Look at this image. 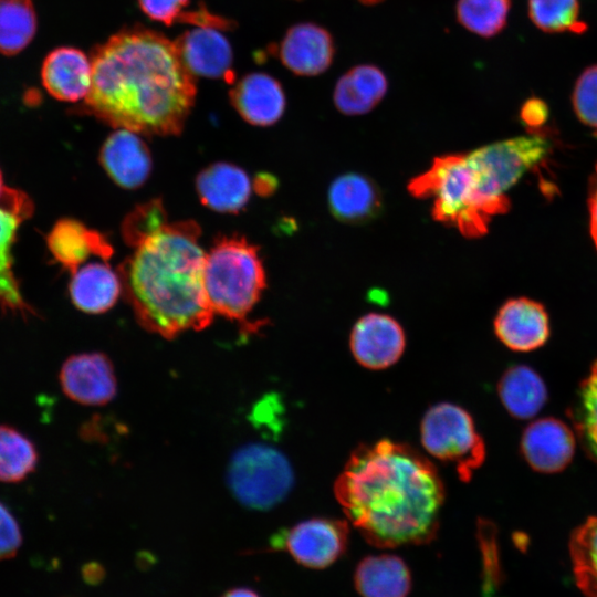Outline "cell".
I'll return each instance as SVG.
<instances>
[{"label": "cell", "instance_id": "obj_1", "mask_svg": "<svg viewBox=\"0 0 597 597\" xmlns=\"http://www.w3.org/2000/svg\"><path fill=\"white\" fill-rule=\"evenodd\" d=\"M91 62L85 112L137 134L168 136L182 130L196 85L174 42L145 28L123 29L94 49Z\"/></svg>", "mask_w": 597, "mask_h": 597}, {"label": "cell", "instance_id": "obj_2", "mask_svg": "<svg viewBox=\"0 0 597 597\" xmlns=\"http://www.w3.org/2000/svg\"><path fill=\"white\" fill-rule=\"evenodd\" d=\"M348 521L377 547L434 538L444 486L433 465L412 447L389 439L358 446L334 483Z\"/></svg>", "mask_w": 597, "mask_h": 597}, {"label": "cell", "instance_id": "obj_3", "mask_svg": "<svg viewBox=\"0 0 597 597\" xmlns=\"http://www.w3.org/2000/svg\"><path fill=\"white\" fill-rule=\"evenodd\" d=\"M199 237L195 221L168 222L119 265L122 291L147 331L172 338L211 323Z\"/></svg>", "mask_w": 597, "mask_h": 597}, {"label": "cell", "instance_id": "obj_4", "mask_svg": "<svg viewBox=\"0 0 597 597\" xmlns=\"http://www.w3.org/2000/svg\"><path fill=\"white\" fill-rule=\"evenodd\" d=\"M417 198H432V217L467 238L486 233L495 216L481 197L467 154L437 157L431 167L408 185Z\"/></svg>", "mask_w": 597, "mask_h": 597}, {"label": "cell", "instance_id": "obj_5", "mask_svg": "<svg viewBox=\"0 0 597 597\" xmlns=\"http://www.w3.org/2000/svg\"><path fill=\"white\" fill-rule=\"evenodd\" d=\"M265 285L258 248L244 238L224 237L206 253L203 287L213 313L245 322Z\"/></svg>", "mask_w": 597, "mask_h": 597}, {"label": "cell", "instance_id": "obj_6", "mask_svg": "<svg viewBox=\"0 0 597 597\" xmlns=\"http://www.w3.org/2000/svg\"><path fill=\"white\" fill-rule=\"evenodd\" d=\"M549 149V140L534 133L495 142L467 154L479 192L495 216L510 209L506 192L538 165Z\"/></svg>", "mask_w": 597, "mask_h": 597}, {"label": "cell", "instance_id": "obj_7", "mask_svg": "<svg viewBox=\"0 0 597 597\" xmlns=\"http://www.w3.org/2000/svg\"><path fill=\"white\" fill-rule=\"evenodd\" d=\"M227 483L242 505L266 511L281 503L294 484L293 468L286 455L265 443H247L232 454Z\"/></svg>", "mask_w": 597, "mask_h": 597}, {"label": "cell", "instance_id": "obj_8", "mask_svg": "<svg viewBox=\"0 0 597 597\" xmlns=\"http://www.w3.org/2000/svg\"><path fill=\"white\" fill-rule=\"evenodd\" d=\"M421 443L432 457L452 464L461 481L471 480L485 459L483 439L471 415L451 402L430 407L420 425Z\"/></svg>", "mask_w": 597, "mask_h": 597}, {"label": "cell", "instance_id": "obj_9", "mask_svg": "<svg viewBox=\"0 0 597 597\" xmlns=\"http://www.w3.org/2000/svg\"><path fill=\"white\" fill-rule=\"evenodd\" d=\"M348 525L344 521L313 517L281 530L270 540V548L286 551L298 564L324 568L347 547Z\"/></svg>", "mask_w": 597, "mask_h": 597}, {"label": "cell", "instance_id": "obj_10", "mask_svg": "<svg viewBox=\"0 0 597 597\" xmlns=\"http://www.w3.org/2000/svg\"><path fill=\"white\" fill-rule=\"evenodd\" d=\"M349 347L365 368L385 369L399 360L406 347L402 326L390 315L368 313L354 324Z\"/></svg>", "mask_w": 597, "mask_h": 597}, {"label": "cell", "instance_id": "obj_11", "mask_svg": "<svg viewBox=\"0 0 597 597\" xmlns=\"http://www.w3.org/2000/svg\"><path fill=\"white\" fill-rule=\"evenodd\" d=\"M63 392L85 406H103L117 392V380L111 359L103 353L70 356L59 374Z\"/></svg>", "mask_w": 597, "mask_h": 597}, {"label": "cell", "instance_id": "obj_12", "mask_svg": "<svg viewBox=\"0 0 597 597\" xmlns=\"http://www.w3.org/2000/svg\"><path fill=\"white\" fill-rule=\"evenodd\" d=\"M521 450L532 469L543 473L564 470L575 451L572 430L555 418L532 422L523 432Z\"/></svg>", "mask_w": 597, "mask_h": 597}, {"label": "cell", "instance_id": "obj_13", "mask_svg": "<svg viewBox=\"0 0 597 597\" xmlns=\"http://www.w3.org/2000/svg\"><path fill=\"white\" fill-rule=\"evenodd\" d=\"M494 331L509 348L530 352L547 341L548 316L537 302L524 297L509 300L495 316Z\"/></svg>", "mask_w": 597, "mask_h": 597}, {"label": "cell", "instance_id": "obj_14", "mask_svg": "<svg viewBox=\"0 0 597 597\" xmlns=\"http://www.w3.org/2000/svg\"><path fill=\"white\" fill-rule=\"evenodd\" d=\"M331 213L348 224H364L383 211V195L376 182L359 172L335 178L327 192Z\"/></svg>", "mask_w": 597, "mask_h": 597}, {"label": "cell", "instance_id": "obj_15", "mask_svg": "<svg viewBox=\"0 0 597 597\" xmlns=\"http://www.w3.org/2000/svg\"><path fill=\"white\" fill-rule=\"evenodd\" d=\"M174 43L182 64L192 76L219 78L230 72L232 50L219 29L197 27L186 31Z\"/></svg>", "mask_w": 597, "mask_h": 597}, {"label": "cell", "instance_id": "obj_16", "mask_svg": "<svg viewBox=\"0 0 597 597\" xmlns=\"http://www.w3.org/2000/svg\"><path fill=\"white\" fill-rule=\"evenodd\" d=\"M92 62L81 50L60 46L45 56L41 67L48 93L64 102L84 100L92 85Z\"/></svg>", "mask_w": 597, "mask_h": 597}, {"label": "cell", "instance_id": "obj_17", "mask_svg": "<svg viewBox=\"0 0 597 597\" xmlns=\"http://www.w3.org/2000/svg\"><path fill=\"white\" fill-rule=\"evenodd\" d=\"M100 159L108 176L128 189L142 186L151 169V157L145 142L137 133L124 128H117L107 137Z\"/></svg>", "mask_w": 597, "mask_h": 597}, {"label": "cell", "instance_id": "obj_18", "mask_svg": "<svg viewBox=\"0 0 597 597\" xmlns=\"http://www.w3.org/2000/svg\"><path fill=\"white\" fill-rule=\"evenodd\" d=\"M280 59L298 75H316L332 63L334 45L329 33L321 27L302 23L291 28L280 45Z\"/></svg>", "mask_w": 597, "mask_h": 597}, {"label": "cell", "instance_id": "obj_19", "mask_svg": "<svg viewBox=\"0 0 597 597\" xmlns=\"http://www.w3.org/2000/svg\"><path fill=\"white\" fill-rule=\"evenodd\" d=\"M230 97L238 113L252 125H272L285 108L282 86L264 73H251L241 78L231 90Z\"/></svg>", "mask_w": 597, "mask_h": 597}, {"label": "cell", "instance_id": "obj_20", "mask_svg": "<svg viewBox=\"0 0 597 597\" xmlns=\"http://www.w3.org/2000/svg\"><path fill=\"white\" fill-rule=\"evenodd\" d=\"M196 187L203 205L224 213L240 211L251 195L247 172L228 163H216L205 168L197 177Z\"/></svg>", "mask_w": 597, "mask_h": 597}, {"label": "cell", "instance_id": "obj_21", "mask_svg": "<svg viewBox=\"0 0 597 597\" xmlns=\"http://www.w3.org/2000/svg\"><path fill=\"white\" fill-rule=\"evenodd\" d=\"M48 247L55 260L72 273L90 255L108 258L112 254V247L101 233L70 218L53 226L48 235Z\"/></svg>", "mask_w": 597, "mask_h": 597}, {"label": "cell", "instance_id": "obj_22", "mask_svg": "<svg viewBox=\"0 0 597 597\" xmlns=\"http://www.w3.org/2000/svg\"><path fill=\"white\" fill-rule=\"evenodd\" d=\"M69 292L76 308L100 314L116 303L122 292V283L119 275L107 264L95 262L73 273Z\"/></svg>", "mask_w": 597, "mask_h": 597}, {"label": "cell", "instance_id": "obj_23", "mask_svg": "<svg viewBox=\"0 0 597 597\" xmlns=\"http://www.w3.org/2000/svg\"><path fill=\"white\" fill-rule=\"evenodd\" d=\"M354 580L363 597H406L411 587L407 565L389 554L364 558L356 568Z\"/></svg>", "mask_w": 597, "mask_h": 597}, {"label": "cell", "instance_id": "obj_24", "mask_svg": "<svg viewBox=\"0 0 597 597\" xmlns=\"http://www.w3.org/2000/svg\"><path fill=\"white\" fill-rule=\"evenodd\" d=\"M387 80L371 65L349 70L337 82L334 103L345 115H363L373 109L385 96Z\"/></svg>", "mask_w": 597, "mask_h": 597}, {"label": "cell", "instance_id": "obj_25", "mask_svg": "<svg viewBox=\"0 0 597 597\" xmlns=\"http://www.w3.org/2000/svg\"><path fill=\"white\" fill-rule=\"evenodd\" d=\"M498 390L505 409L519 419L535 416L547 398L543 379L532 368L524 365L509 368L502 375Z\"/></svg>", "mask_w": 597, "mask_h": 597}, {"label": "cell", "instance_id": "obj_26", "mask_svg": "<svg viewBox=\"0 0 597 597\" xmlns=\"http://www.w3.org/2000/svg\"><path fill=\"white\" fill-rule=\"evenodd\" d=\"M32 0H0V53L12 56L24 50L36 32Z\"/></svg>", "mask_w": 597, "mask_h": 597}, {"label": "cell", "instance_id": "obj_27", "mask_svg": "<svg viewBox=\"0 0 597 597\" xmlns=\"http://www.w3.org/2000/svg\"><path fill=\"white\" fill-rule=\"evenodd\" d=\"M38 462L33 441L18 429L0 425V482L23 481L36 469Z\"/></svg>", "mask_w": 597, "mask_h": 597}, {"label": "cell", "instance_id": "obj_28", "mask_svg": "<svg viewBox=\"0 0 597 597\" xmlns=\"http://www.w3.org/2000/svg\"><path fill=\"white\" fill-rule=\"evenodd\" d=\"M569 551L577 586L587 597H597V516L574 531Z\"/></svg>", "mask_w": 597, "mask_h": 597}, {"label": "cell", "instance_id": "obj_29", "mask_svg": "<svg viewBox=\"0 0 597 597\" xmlns=\"http://www.w3.org/2000/svg\"><path fill=\"white\" fill-rule=\"evenodd\" d=\"M511 0H459L457 17L468 30L493 36L505 25Z\"/></svg>", "mask_w": 597, "mask_h": 597}, {"label": "cell", "instance_id": "obj_30", "mask_svg": "<svg viewBox=\"0 0 597 597\" xmlns=\"http://www.w3.org/2000/svg\"><path fill=\"white\" fill-rule=\"evenodd\" d=\"M528 13L534 24L545 32L582 33L587 29L578 21V0H530Z\"/></svg>", "mask_w": 597, "mask_h": 597}, {"label": "cell", "instance_id": "obj_31", "mask_svg": "<svg viewBox=\"0 0 597 597\" xmlns=\"http://www.w3.org/2000/svg\"><path fill=\"white\" fill-rule=\"evenodd\" d=\"M573 419L583 447L597 463V362L580 385Z\"/></svg>", "mask_w": 597, "mask_h": 597}, {"label": "cell", "instance_id": "obj_32", "mask_svg": "<svg viewBox=\"0 0 597 597\" xmlns=\"http://www.w3.org/2000/svg\"><path fill=\"white\" fill-rule=\"evenodd\" d=\"M167 223L164 205L154 199L137 206L127 214L122 224V233L126 243L135 248Z\"/></svg>", "mask_w": 597, "mask_h": 597}, {"label": "cell", "instance_id": "obj_33", "mask_svg": "<svg viewBox=\"0 0 597 597\" xmlns=\"http://www.w3.org/2000/svg\"><path fill=\"white\" fill-rule=\"evenodd\" d=\"M572 100L579 121L597 127V65L586 69L578 77Z\"/></svg>", "mask_w": 597, "mask_h": 597}, {"label": "cell", "instance_id": "obj_34", "mask_svg": "<svg viewBox=\"0 0 597 597\" xmlns=\"http://www.w3.org/2000/svg\"><path fill=\"white\" fill-rule=\"evenodd\" d=\"M21 543L20 526L9 507L0 501V561L14 556Z\"/></svg>", "mask_w": 597, "mask_h": 597}, {"label": "cell", "instance_id": "obj_35", "mask_svg": "<svg viewBox=\"0 0 597 597\" xmlns=\"http://www.w3.org/2000/svg\"><path fill=\"white\" fill-rule=\"evenodd\" d=\"M189 0H138V4L151 20L167 25L180 21L182 9Z\"/></svg>", "mask_w": 597, "mask_h": 597}, {"label": "cell", "instance_id": "obj_36", "mask_svg": "<svg viewBox=\"0 0 597 597\" xmlns=\"http://www.w3.org/2000/svg\"><path fill=\"white\" fill-rule=\"evenodd\" d=\"M0 208L12 216L20 222L31 217L33 205L31 199L17 189L4 187L0 195Z\"/></svg>", "mask_w": 597, "mask_h": 597}, {"label": "cell", "instance_id": "obj_37", "mask_svg": "<svg viewBox=\"0 0 597 597\" xmlns=\"http://www.w3.org/2000/svg\"><path fill=\"white\" fill-rule=\"evenodd\" d=\"M521 117L525 124L538 126L547 118V106L540 98H530L524 103L521 109Z\"/></svg>", "mask_w": 597, "mask_h": 597}, {"label": "cell", "instance_id": "obj_38", "mask_svg": "<svg viewBox=\"0 0 597 597\" xmlns=\"http://www.w3.org/2000/svg\"><path fill=\"white\" fill-rule=\"evenodd\" d=\"M595 137L597 138V133L595 134ZM588 207H589V231L593 239V242L597 250V165L595 168V172L590 178L589 181V199H588Z\"/></svg>", "mask_w": 597, "mask_h": 597}, {"label": "cell", "instance_id": "obj_39", "mask_svg": "<svg viewBox=\"0 0 597 597\" xmlns=\"http://www.w3.org/2000/svg\"><path fill=\"white\" fill-rule=\"evenodd\" d=\"M82 576L86 584L88 585H98L101 584L105 576L106 572L103 565L97 562H90L83 565Z\"/></svg>", "mask_w": 597, "mask_h": 597}, {"label": "cell", "instance_id": "obj_40", "mask_svg": "<svg viewBox=\"0 0 597 597\" xmlns=\"http://www.w3.org/2000/svg\"><path fill=\"white\" fill-rule=\"evenodd\" d=\"M220 597H261L254 589L249 587H233L224 591Z\"/></svg>", "mask_w": 597, "mask_h": 597}, {"label": "cell", "instance_id": "obj_41", "mask_svg": "<svg viewBox=\"0 0 597 597\" xmlns=\"http://www.w3.org/2000/svg\"><path fill=\"white\" fill-rule=\"evenodd\" d=\"M10 247L0 245V274L12 271V256Z\"/></svg>", "mask_w": 597, "mask_h": 597}, {"label": "cell", "instance_id": "obj_42", "mask_svg": "<svg viewBox=\"0 0 597 597\" xmlns=\"http://www.w3.org/2000/svg\"><path fill=\"white\" fill-rule=\"evenodd\" d=\"M24 100L28 102L29 105L38 104L40 101V94L36 90L31 88L25 92Z\"/></svg>", "mask_w": 597, "mask_h": 597}, {"label": "cell", "instance_id": "obj_43", "mask_svg": "<svg viewBox=\"0 0 597 597\" xmlns=\"http://www.w3.org/2000/svg\"><path fill=\"white\" fill-rule=\"evenodd\" d=\"M362 2L366 3V4H373V3H377L381 0H360Z\"/></svg>", "mask_w": 597, "mask_h": 597}, {"label": "cell", "instance_id": "obj_44", "mask_svg": "<svg viewBox=\"0 0 597 597\" xmlns=\"http://www.w3.org/2000/svg\"><path fill=\"white\" fill-rule=\"evenodd\" d=\"M3 188L4 187H3V184H2V174L0 171V195H1L2 190H3Z\"/></svg>", "mask_w": 597, "mask_h": 597}]
</instances>
